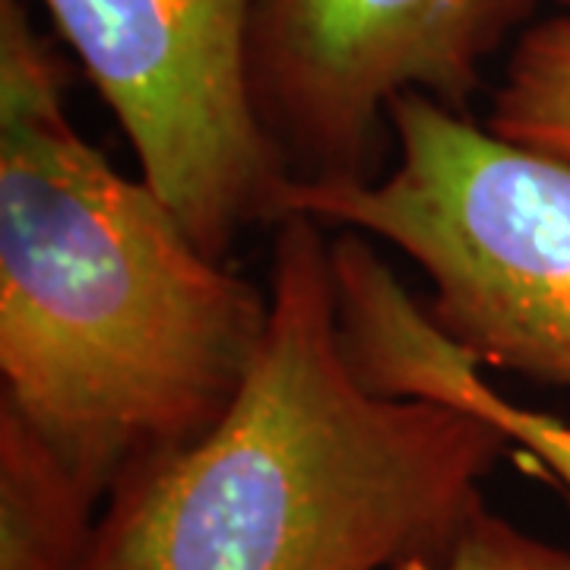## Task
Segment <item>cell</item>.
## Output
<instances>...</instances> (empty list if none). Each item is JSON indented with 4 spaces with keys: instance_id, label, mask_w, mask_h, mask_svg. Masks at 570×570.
Returning <instances> with one entry per match:
<instances>
[{
    "instance_id": "6da1fadb",
    "label": "cell",
    "mask_w": 570,
    "mask_h": 570,
    "mask_svg": "<svg viewBox=\"0 0 570 570\" xmlns=\"http://www.w3.org/2000/svg\"><path fill=\"white\" fill-rule=\"evenodd\" d=\"M67 82L26 3L0 0V406L105 504L127 472L223 419L269 292L82 140Z\"/></svg>"
},
{
    "instance_id": "7a4b0ae2",
    "label": "cell",
    "mask_w": 570,
    "mask_h": 570,
    "mask_svg": "<svg viewBox=\"0 0 570 570\" xmlns=\"http://www.w3.org/2000/svg\"><path fill=\"white\" fill-rule=\"evenodd\" d=\"M269 321L200 441L105 498L92 570H400L482 508L510 441L450 403L384 396L348 365L324 223H279Z\"/></svg>"
},
{
    "instance_id": "3957f363",
    "label": "cell",
    "mask_w": 570,
    "mask_h": 570,
    "mask_svg": "<svg viewBox=\"0 0 570 570\" xmlns=\"http://www.w3.org/2000/svg\"><path fill=\"white\" fill-rule=\"evenodd\" d=\"M396 168L292 184L288 216L384 238L422 266L428 314L482 367L570 387V168L422 92L393 99Z\"/></svg>"
},
{
    "instance_id": "277c9868",
    "label": "cell",
    "mask_w": 570,
    "mask_h": 570,
    "mask_svg": "<svg viewBox=\"0 0 570 570\" xmlns=\"http://www.w3.org/2000/svg\"><path fill=\"white\" fill-rule=\"evenodd\" d=\"M121 124L140 178L209 257L288 216L292 171L250 82L257 0H41Z\"/></svg>"
},
{
    "instance_id": "5b68a950",
    "label": "cell",
    "mask_w": 570,
    "mask_h": 570,
    "mask_svg": "<svg viewBox=\"0 0 570 570\" xmlns=\"http://www.w3.org/2000/svg\"><path fill=\"white\" fill-rule=\"evenodd\" d=\"M535 0H257L250 82L295 184L374 181L393 99L469 115Z\"/></svg>"
},
{
    "instance_id": "8992f818",
    "label": "cell",
    "mask_w": 570,
    "mask_h": 570,
    "mask_svg": "<svg viewBox=\"0 0 570 570\" xmlns=\"http://www.w3.org/2000/svg\"><path fill=\"white\" fill-rule=\"evenodd\" d=\"M330 269L340 343L367 390L475 412L570 491V425L491 387L479 358L431 321L367 235H340L330 245Z\"/></svg>"
},
{
    "instance_id": "52a82bcc",
    "label": "cell",
    "mask_w": 570,
    "mask_h": 570,
    "mask_svg": "<svg viewBox=\"0 0 570 570\" xmlns=\"http://www.w3.org/2000/svg\"><path fill=\"white\" fill-rule=\"evenodd\" d=\"M99 501L0 406V570H92Z\"/></svg>"
},
{
    "instance_id": "ba28073f",
    "label": "cell",
    "mask_w": 570,
    "mask_h": 570,
    "mask_svg": "<svg viewBox=\"0 0 570 570\" xmlns=\"http://www.w3.org/2000/svg\"><path fill=\"white\" fill-rule=\"evenodd\" d=\"M485 127L570 168V13L517 36Z\"/></svg>"
},
{
    "instance_id": "9c48e42d",
    "label": "cell",
    "mask_w": 570,
    "mask_h": 570,
    "mask_svg": "<svg viewBox=\"0 0 570 570\" xmlns=\"http://www.w3.org/2000/svg\"><path fill=\"white\" fill-rule=\"evenodd\" d=\"M400 570H570V551L517 530L485 504L438 558H415Z\"/></svg>"
},
{
    "instance_id": "30bf717a",
    "label": "cell",
    "mask_w": 570,
    "mask_h": 570,
    "mask_svg": "<svg viewBox=\"0 0 570 570\" xmlns=\"http://www.w3.org/2000/svg\"><path fill=\"white\" fill-rule=\"evenodd\" d=\"M554 3H561V7H564V10L570 13V0H554Z\"/></svg>"
}]
</instances>
